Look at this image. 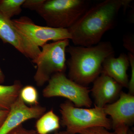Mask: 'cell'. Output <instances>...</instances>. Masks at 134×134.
I'll return each instance as SVG.
<instances>
[{
	"instance_id": "cell-1",
	"label": "cell",
	"mask_w": 134,
	"mask_h": 134,
	"mask_svg": "<svg viewBox=\"0 0 134 134\" xmlns=\"http://www.w3.org/2000/svg\"><path fill=\"white\" fill-rule=\"evenodd\" d=\"M130 0H105L85 12L68 30L75 46L90 47L100 43L104 34L112 29L120 10Z\"/></svg>"
},
{
	"instance_id": "cell-2",
	"label": "cell",
	"mask_w": 134,
	"mask_h": 134,
	"mask_svg": "<svg viewBox=\"0 0 134 134\" xmlns=\"http://www.w3.org/2000/svg\"><path fill=\"white\" fill-rule=\"evenodd\" d=\"M66 52L70 55L68 61L69 78L85 86L100 75L104 61L114 53L109 41L100 42L90 47L69 46Z\"/></svg>"
},
{
	"instance_id": "cell-3",
	"label": "cell",
	"mask_w": 134,
	"mask_h": 134,
	"mask_svg": "<svg viewBox=\"0 0 134 134\" xmlns=\"http://www.w3.org/2000/svg\"><path fill=\"white\" fill-rule=\"evenodd\" d=\"M61 124L70 134H79L82 130L96 127L108 130L113 128L111 119L107 117L103 108L95 106L92 108H83L75 106L69 100L61 104Z\"/></svg>"
},
{
	"instance_id": "cell-4",
	"label": "cell",
	"mask_w": 134,
	"mask_h": 134,
	"mask_svg": "<svg viewBox=\"0 0 134 134\" xmlns=\"http://www.w3.org/2000/svg\"><path fill=\"white\" fill-rule=\"evenodd\" d=\"M85 0H45L36 12L48 26L68 29L89 8Z\"/></svg>"
},
{
	"instance_id": "cell-5",
	"label": "cell",
	"mask_w": 134,
	"mask_h": 134,
	"mask_svg": "<svg viewBox=\"0 0 134 134\" xmlns=\"http://www.w3.org/2000/svg\"><path fill=\"white\" fill-rule=\"evenodd\" d=\"M69 40L65 39L47 43L42 47L37 58L32 61L37 66L34 78L38 86H43L54 74L65 72L66 68V50L69 46Z\"/></svg>"
},
{
	"instance_id": "cell-6",
	"label": "cell",
	"mask_w": 134,
	"mask_h": 134,
	"mask_svg": "<svg viewBox=\"0 0 134 134\" xmlns=\"http://www.w3.org/2000/svg\"><path fill=\"white\" fill-rule=\"evenodd\" d=\"M48 82L42 92L45 98L61 97L68 99L76 107H91L92 102L89 88L68 78L64 73L52 75Z\"/></svg>"
},
{
	"instance_id": "cell-7",
	"label": "cell",
	"mask_w": 134,
	"mask_h": 134,
	"mask_svg": "<svg viewBox=\"0 0 134 134\" xmlns=\"http://www.w3.org/2000/svg\"><path fill=\"white\" fill-rule=\"evenodd\" d=\"M12 21L19 31L39 47L51 40L55 42L71 38L68 29L37 25L28 17H21Z\"/></svg>"
},
{
	"instance_id": "cell-8",
	"label": "cell",
	"mask_w": 134,
	"mask_h": 134,
	"mask_svg": "<svg viewBox=\"0 0 134 134\" xmlns=\"http://www.w3.org/2000/svg\"><path fill=\"white\" fill-rule=\"evenodd\" d=\"M0 39L4 43H8L19 52L32 61L37 58L41 52L38 47L19 31L12 23L0 12Z\"/></svg>"
},
{
	"instance_id": "cell-9",
	"label": "cell",
	"mask_w": 134,
	"mask_h": 134,
	"mask_svg": "<svg viewBox=\"0 0 134 134\" xmlns=\"http://www.w3.org/2000/svg\"><path fill=\"white\" fill-rule=\"evenodd\" d=\"M46 110L45 107L40 104L28 106L19 96L0 127V134H7L28 120L38 119L46 113Z\"/></svg>"
},
{
	"instance_id": "cell-10",
	"label": "cell",
	"mask_w": 134,
	"mask_h": 134,
	"mask_svg": "<svg viewBox=\"0 0 134 134\" xmlns=\"http://www.w3.org/2000/svg\"><path fill=\"white\" fill-rule=\"evenodd\" d=\"M111 117L112 128L121 125L129 126L134 122V96L121 91L119 98L103 108Z\"/></svg>"
},
{
	"instance_id": "cell-11",
	"label": "cell",
	"mask_w": 134,
	"mask_h": 134,
	"mask_svg": "<svg viewBox=\"0 0 134 134\" xmlns=\"http://www.w3.org/2000/svg\"><path fill=\"white\" fill-rule=\"evenodd\" d=\"M91 90L95 100V105L103 108L113 103L119 97L122 87L111 77L103 73L93 82Z\"/></svg>"
},
{
	"instance_id": "cell-12",
	"label": "cell",
	"mask_w": 134,
	"mask_h": 134,
	"mask_svg": "<svg viewBox=\"0 0 134 134\" xmlns=\"http://www.w3.org/2000/svg\"><path fill=\"white\" fill-rule=\"evenodd\" d=\"M129 66L128 55L122 53L115 58L113 54L107 57L103 62L102 73L111 77L122 87L128 88L129 79L127 71Z\"/></svg>"
},
{
	"instance_id": "cell-13",
	"label": "cell",
	"mask_w": 134,
	"mask_h": 134,
	"mask_svg": "<svg viewBox=\"0 0 134 134\" xmlns=\"http://www.w3.org/2000/svg\"><path fill=\"white\" fill-rule=\"evenodd\" d=\"M23 85L19 81L12 85L0 84V110H9L19 97Z\"/></svg>"
},
{
	"instance_id": "cell-14",
	"label": "cell",
	"mask_w": 134,
	"mask_h": 134,
	"mask_svg": "<svg viewBox=\"0 0 134 134\" xmlns=\"http://www.w3.org/2000/svg\"><path fill=\"white\" fill-rule=\"evenodd\" d=\"M60 123L59 118L52 109L38 118L36 130L37 134H48L59 129Z\"/></svg>"
},
{
	"instance_id": "cell-15",
	"label": "cell",
	"mask_w": 134,
	"mask_h": 134,
	"mask_svg": "<svg viewBox=\"0 0 134 134\" xmlns=\"http://www.w3.org/2000/svg\"><path fill=\"white\" fill-rule=\"evenodd\" d=\"M25 0H0V12L8 19L22 12L21 7Z\"/></svg>"
},
{
	"instance_id": "cell-16",
	"label": "cell",
	"mask_w": 134,
	"mask_h": 134,
	"mask_svg": "<svg viewBox=\"0 0 134 134\" xmlns=\"http://www.w3.org/2000/svg\"><path fill=\"white\" fill-rule=\"evenodd\" d=\"M19 96L25 104L31 106L39 104L38 94L35 87L32 85H26L23 87L20 91Z\"/></svg>"
},
{
	"instance_id": "cell-17",
	"label": "cell",
	"mask_w": 134,
	"mask_h": 134,
	"mask_svg": "<svg viewBox=\"0 0 134 134\" xmlns=\"http://www.w3.org/2000/svg\"><path fill=\"white\" fill-rule=\"evenodd\" d=\"M129 59L130 62V66L131 67V74L130 79L129 82L128 88L129 89V93L131 95H134V54L129 53Z\"/></svg>"
},
{
	"instance_id": "cell-18",
	"label": "cell",
	"mask_w": 134,
	"mask_h": 134,
	"mask_svg": "<svg viewBox=\"0 0 134 134\" xmlns=\"http://www.w3.org/2000/svg\"><path fill=\"white\" fill-rule=\"evenodd\" d=\"M79 134H117L115 131L111 132L109 130L102 127L90 128L82 130Z\"/></svg>"
},
{
	"instance_id": "cell-19",
	"label": "cell",
	"mask_w": 134,
	"mask_h": 134,
	"mask_svg": "<svg viewBox=\"0 0 134 134\" xmlns=\"http://www.w3.org/2000/svg\"><path fill=\"white\" fill-rule=\"evenodd\" d=\"M45 0H26L23 5V7L31 10L37 11L44 2Z\"/></svg>"
},
{
	"instance_id": "cell-20",
	"label": "cell",
	"mask_w": 134,
	"mask_h": 134,
	"mask_svg": "<svg viewBox=\"0 0 134 134\" xmlns=\"http://www.w3.org/2000/svg\"><path fill=\"white\" fill-rule=\"evenodd\" d=\"M7 134H37L36 130L27 129L21 125L10 130Z\"/></svg>"
},
{
	"instance_id": "cell-21",
	"label": "cell",
	"mask_w": 134,
	"mask_h": 134,
	"mask_svg": "<svg viewBox=\"0 0 134 134\" xmlns=\"http://www.w3.org/2000/svg\"><path fill=\"white\" fill-rule=\"evenodd\" d=\"M124 47L129 52L134 54V47L133 38L130 36H126L123 40Z\"/></svg>"
},
{
	"instance_id": "cell-22",
	"label": "cell",
	"mask_w": 134,
	"mask_h": 134,
	"mask_svg": "<svg viewBox=\"0 0 134 134\" xmlns=\"http://www.w3.org/2000/svg\"><path fill=\"white\" fill-rule=\"evenodd\" d=\"M129 127L125 125H121L115 127L114 129L117 134H127L129 129Z\"/></svg>"
},
{
	"instance_id": "cell-23",
	"label": "cell",
	"mask_w": 134,
	"mask_h": 134,
	"mask_svg": "<svg viewBox=\"0 0 134 134\" xmlns=\"http://www.w3.org/2000/svg\"><path fill=\"white\" fill-rule=\"evenodd\" d=\"M9 110H0V127L2 126L7 117Z\"/></svg>"
},
{
	"instance_id": "cell-24",
	"label": "cell",
	"mask_w": 134,
	"mask_h": 134,
	"mask_svg": "<svg viewBox=\"0 0 134 134\" xmlns=\"http://www.w3.org/2000/svg\"><path fill=\"white\" fill-rule=\"evenodd\" d=\"M5 80V76L0 68V84L4 82Z\"/></svg>"
},
{
	"instance_id": "cell-25",
	"label": "cell",
	"mask_w": 134,
	"mask_h": 134,
	"mask_svg": "<svg viewBox=\"0 0 134 134\" xmlns=\"http://www.w3.org/2000/svg\"><path fill=\"white\" fill-rule=\"evenodd\" d=\"M54 134H70L66 131H61V132H55Z\"/></svg>"
},
{
	"instance_id": "cell-26",
	"label": "cell",
	"mask_w": 134,
	"mask_h": 134,
	"mask_svg": "<svg viewBox=\"0 0 134 134\" xmlns=\"http://www.w3.org/2000/svg\"><path fill=\"white\" fill-rule=\"evenodd\" d=\"M127 134H134V133L132 130L129 129Z\"/></svg>"
}]
</instances>
